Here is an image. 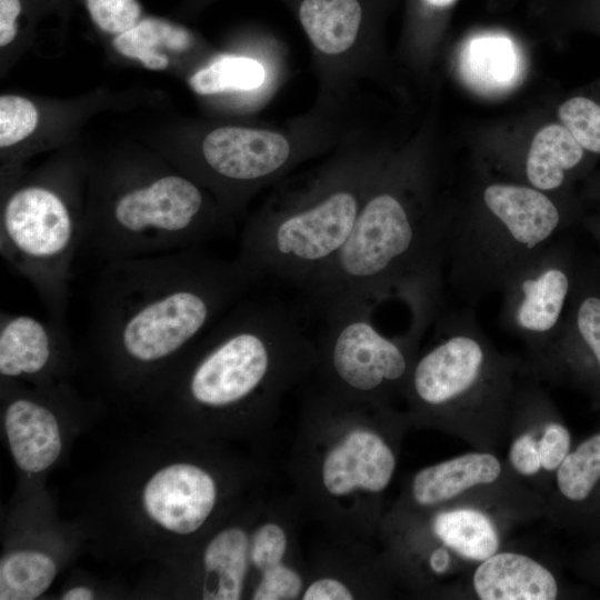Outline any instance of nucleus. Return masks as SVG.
<instances>
[{
    "mask_svg": "<svg viewBox=\"0 0 600 600\" xmlns=\"http://www.w3.org/2000/svg\"><path fill=\"white\" fill-rule=\"evenodd\" d=\"M374 308L363 303L334 308L319 316L322 328L314 339L317 390L353 403L393 406L403 399L422 339L408 330L382 332Z\"/></svg>",
    "mask_w": 600,
    "mask_h": 600,
    "instance_id": "10",
    "label": "nucleus"
},
{
    "mask_svg": "<svg viewBox=\"0 0 600 600\" xmlns=\"http://www.w3.org/2000/svg\"><path fill=\"white\" fill-rule=\"evenodd\" d=\"M68 332L50 319L1 312L0 376L2 381H33L47 386L62 367Z\"/></svg>",
    "mask_w": 600,
    "mask_h": 600,
    "instance_id": "21",
    "label": "nucleus"
},
{
    "mask_svg": "<svg viewBox=\"0 0 600 600\" xmlns=\"http://www.w3.org/2000/svg\"><path fill=\"white\" fill-rule=\"evenodd\" d=\"M463 80L481 92H500L512 87L521 72L516 43L501 33L470 38L460 53Z\"/></svg>",
    "mask_w": 600,
    "mask_h": 600,
    "instance_id": "24",
    "label": "nucleus"
},
{
    "mask_svg": "<svg viewBox=\"0 0 600 600\" xmlns=\"http://www.w3.org/2000/svg\"><path fill=\"white\" fill-rule=\"evenodd\" d=\"M193 41L191 32L170 20L147 17L129 30L114 36L112 46L120 54L140 61L151 70H163L169 59L159 49L182 52Z\"/></svg>",
    "mask_w": 600,
    "mask_h": 600,
    "instance_id": "26",
    "label": "nucleus"
},
{
    "mask_svg": "<svg viewBox=\"0 0 600 600\" xmlns=\"http://www.w3.org/2000/svg\"><path fill=\"white\" fill-rule=\"evenodd\" d=\"M266 79L263 66L256 59L224 56L198 70L189 80L198 94H214L231 90H253Z\"/></svg>",
    "mask_w": 600,
    "mask_h": 600,
    "instance_id": "28",
    "label": "nucleus"
},
{
    "mask_svg": "<svg viewBox=\"0 0 600 600\" xmlns=\"http://www.w3.org/2000/svg\"><path fill=\"white\" fill-rule=\"evenodd\" d=\"M544 516L570 532L600 537V428L572 447L556 471Z\"/></svg>",
    "mask_w": 600,
    "mask_h": 600,
    "instance_id": "20",
    "label": "nucleus"
},
{
    "mask_svg": "<svg viewBox=\"0 0 600 600\" xmlns=\"http://www.w3.org/2000/svg\"><path fill=\"white\" fill-rule=\"evenodd\" d=\"M4 383L3 429L18 468L27 473L49 469L62 451L60 422L51 403L52 392L26 390L18 381Z\"/></svg>",
    "mask_w": 600,
    "mask_h": 600,
    "instance_id": "19",
    "label": "nucleus"
},
{
    "mask_svg": "<svg viewBox=\"0 0 600 600\" xmlns=\"http://www.w3.org/2000/svg\"><path fill=\"white\" fill-rule=\"evenodd\" d=\"M516 522L504 512L476 503L430 511L392 504L386 510L377 540L398 589L416 597L459 594L461 580L502 548L507 528Z\"/></svg>",
    "mask_w": 600,
    "mask_h": 600,
    "instance_id": "8",
    "label": "nucleus"
},
{
    "mask_svg": "<svg viewBox=\"0 0 600 600\" xmlns=\"http://www.w3.org/2000/svg\"><path fill=\"white\" fill-rule=\"evenodd\" d=\"M316 363L314 339L291 309L244 297L149 390L174 407L199 443L263 440L284 396Z\"/></svg>",
    "mask_w": 600,
    "mask_h": 600,
    "instance_id": "2",
    "label": "nucleus"
},
{
    "mask_svg": "<svg viewBox=\"0 0 600 600\" xmlns=\"http://www.w3.org/2000/svg\"><path fill=\"white\" fill-rule=\"evenodd\" d=\"M307 518L294 494L267 498L259 488L192 549L193 593L203 600H301L308 563L300 550Z\"/></svg>",
    "mask_w": 600,
    "mask_h": 600,
    "instance_id": "5",
    "label": "nucleus"
},
{
    "mask_svg": "<svg viewBox=\"0 0 600 600\" xmlns=\"http://www.w3.org/2000/svg\"><path fill=\"white\" fill-rule=\"evenodd\" d=\"M458 503L483 504L516 521L544 516L543 497L492 451H469L426 466L407 481L394 506L430 511Z\"/></svg>",
    "mask_w": 600,
    "mask_h": 600,
    "instance_id": "13",
    "label": "nucleus"
},
{
    "mask_svg": "<svg viewBox=\"0 0 600 600\" xmlns=\"http://www.w3.org/2000/svg\"><path fill=\"white\" fill-rule=\"evenodd\" d=\"M467 589L479 600H554L562 587L542 561L501 548L474 567Z\"/></svg>",
    "mask_w": 600,
    "mask_h": 600,
    "instance_id": "22",
    "label": "nucleus"
},
{
    "mask_svg": "<svg viewBox=\"0 0 600 600\" xmlns=\"http://www.w3.org/2000/svg\"><path fill=\"white\" fill-rule=\"evenodd\" d=\"M363 168L327 173L307 193L252 218L240 237L238 262L259 281L303 289L338 254L372 182Z\"/></svg>",
    "mask_w": 600,
    "mask_h": 600,
    "instance_id": "6",
    "label": "nucleus"
},
{
    "mask_svg": "<svg viewBox=\"0 0 600 600\" xmlns=\"http://www.w3.org/2000/svg\"><path fill=\"white\" fill-rule=\"evenodd\" d=\"M257 282L200 247L104 263L90 308L92 343L110 377L150 389Z\"/></svg>",
    "mask_w": 600,
    "mask_h": 600,
    "instance_id": "1",
    "label": "nucleus"
},
{
    "mask_svg": "<svg viewBox=\"0 0 600 600\" xmlns=\"http://www.w3.org/2000/svg\"><path fill=\"white\" fill-rule=\"evenodd\" d=\"M410 427L394 406L347 402L313 388L288 460L306 517L331 538L373 543Z\"/></svg>",
    "mask_w": 600,
    "mask_h": 600,
    "instance_id": "3",
    "label": "nucleus"
},
{
    "mask_svg": "<svg viewBox=\"0 0 600 600\" xmlns=\"http://www.w3.org/2000/svg\"><path fill=\"white\" fill-rule=\"evenodd\" d=\"M292 158L289 140L281 133L256 128L220 127L201 143V159L217 183L249 189L281 173Z\"/></svg>",
    "mask_w": 600,
    "mask_h": 600,
    "instance_id": "18",
    "label": "nucleus"
},
{
    "mask_svg": "<svg viewBox=\"0 0 600 600\" xmlns=\"http://www.w3.org/2000/svg\"><path fill=\"white\" fill-rule=\"evenodd\" d=\"M94 591L84 586H77L66 590L61 599L63 600H91L94 599Z\"/></svg>",
    "mask_w": 600,
    "mask_h": 600,
    "instance_id": "34",
    "label": "nucleus"
},
{
    "mask_svg": "<svg viewBox=\"0 0 600 600\" xmlns=\"http://www.w3.org/2000/svg\"><path fill=\"white\" fill-rule=\"evenodd\" d=\"M576 568L586 580L600 588V537L592 539L578 554Z\"/></svg>",
    "mask_w": 600,
    "mask_h": 600,
    "instance_id": "31",
    "label": "nucleus"
},
{
    "mask_svg": "<svg viewBox=\"0 0 600 600\" xmlns=\"http://www.w3.org/2000/svg\"><path fill=\"white\" fill-rule=\"evenodd\" d=\"M298 20L311 43L324 54H340L353 46L366 18L364 0H298Z\"/></svg>",
    "mask_w": 600,
    "mask_h": 600,
    "instance_id": "23",
    "label": "nucleus"
},
{
    "mask_svg": "<svg viewBox=\"0 0 600 600\" xmlns=\"http://www.w3.org/2000/svg\"><path fill=\"white\" fill-rule=\"evenodd\" d=\"M576 269L568 247L553 241L509 279L502 294V321L528 350L530 369L554 342L571 298Z\"/></svg>",
    "mask_w": 600,
    "mask_h": 600,
    "instance_id": "14",
    "label": "nucleus"
},
{
    "mask_svg": "<svg viewBox=\"0 0 600 600\" xmlns=\"http://www.w3.org/2000/svg\"><path fill=\"white\" fill-rule=\"evenodd\" d=\"M421 347L403 400L410 426L496 452L508 437L524 362L500 352L469 309L438 316Z\"/></svg>",
    "mask_w": 600,
    "mask_h": 600,
    "instance_id": "4",
    "label": "nucleus"
},
{
    "mask_svg": "<svg viewBox=\"0 0 600 600\" xmlns=\"http://www.w3.org/2000/svg\"><path fill=\"white\" fill-rule=\"evenodd\" d=\"M21 0H0V47L13 42L18 36L17 20L21 12Z\"/></svg>",
    "mask_w": 600,
    "mask_h": 600,
    "instance_id": "32",
    "label": "nucleus"
},
{
    "mask_svg": "<svg viewBox=\"0 0 600 600\" xmlns=\"http://www.w3.org/2000/svg\"><path fill=\"white\" fill-rule=\"evenodd\" d=\"M478 202L467 217L447 220L446 228L449 282L470 300L501 292L564 226L554 200L527 184L489 183Z\"/></svg>",
    "mask_w": 600,
    "mask_h": 600,
    "instance_id": "7",
    "label": "nucleus"
},
{
    "mask_svg": "<svg viewBox=\"0 0 600 600\" xmlns=\"http://www.w3.org/2000/svg\"><path fill=\"white\" fill-rule=\"evenodd\" d=\"M591 228L593 229L594 234H596L594 237L597 238V240H598V242L600 244V222H598L596 224L594 223L591 224Z\"/></svg>",
    "mask_w": 600,
    "mask_h": 600,
    "instance_id": "35",
    "label": "nucleus"
},
{
    "mask_svg": "<svg viewBox=\"0 0 600 600\" xmlns=\"http://www.w3.org/2000/svg\"><path fill=\"white\" fill-rule=\"evenodd\" d=\"M576 271L561 329L548 352L528 372L538 380H567L600 409V284Z\"/></svg>",
    "mask_w": 600,
    "mask_h": 600,
    "instance_id": "16",
    "label": "nucleus"
},
{
    "mask_svg": "<svg viewBox=\"0 0 600 600\" xmlns=\"http://www.w3.org/2000/svg\"><path fill=\"white\" fill-rule=\"evenodd\" d=\"M301 600L387 599L398 589L381 549L331 538L311 552Z\"/></svg>",
    "mask_w": 600,
    "mask_h": 600,
    "instance_id": "17",
    "label": "nucleus"
},
{
    "mask_svg": "<svg viewBox=\"0 0 600 600\" xmlns=\"http://www.w3.org/2000/svg\"><path fill=\"white\" fill-rule=\"evenodd\" d=\"M562 124L586 150L600 154V104L586 97H573L558 110Z\"/></svg>",
    "mask_w": 600,
    "mask_h": 600,
    "instance_id": "29",
    "label": "nucleus"
},
{
    "mask_svg": "<svg viewBox=\"0 0 600 600\" xmlns=\"http://www.w3.org/2000/svg\"><path fill=\"white\" fill-rule=\"evenodd\" d=\"M39 112L34 103L18 94L0 97V147L10 148L23 141L37 128Z\"/></svg>",
    "mask_w": 600,
    "mask_h": 600,
    "instance_id": "30",
    "label": "nucleus"
},
{
    "mask_svg": "<svg viewBox=\"0 0 600 600\" xmlns=\"http://www.w3.org/2000/svg\"><path fill=\"white\" fill-rule=\"evenodd\" d=\"M84 219L60 188L30 182L12 189L0 218V253L36 290L49 319L68 332L71 267Z\"/></svg>",
    "mask_w": 600,
    "mask_h": 600,
    "instance_id": "11",
    "label": "nucleus"
},
{
    "mask_svg": "<svg viewBox=\"0 0 600 600\" xmlns=\"http://www.w3.org/2000/svg\"><path fill=\"white\" fill-rule=\"evenodd\" d=\"M84 217L81 249L102 264L201 247L228 229L198 183L159 173L109 190Z\"/></svg>",
    "mask_w": 600,
    "mask_h": 600,
    "instance_id": "9",
    "label": "nucleus"
},
{
    "mask_svg": "<svg viewBox=\"0 0 600 600\" xmlns=\"http://www.w3.org/2000/svg\"><path fill=\"white\" fill-rule=\"evenodd\" d=\"M416 6L426 14H439L449 10L457 0H414Z\"/></svg>",
    "mask_w": 600,
    "mask_h": 600,
    "instance_id": "33",
    "label": "nucleus"
},
{
    "mask_svg": "<svg viewBox=\"0 0 600 600\" xmlns=\"http://www.w3.org/2000/svg\"><path fill=\"white\" fill-rule=\"evenodd\" d=\"M540 380L522 378L513 403L506 463L544 499L572 449V436Z\"/></svg>",
    "mask_w": 600,
    "mask_h": 600,
    "instance_id": "15",
    "label": "nucleus"
},
{
    "mask_svg": "<svg viewBox=\"0 0 600 600\" xmlns=\"http://www.w3.org/2000/svg\"><path fill=\"white\" fill-rule=\"evenodd\" d=\"M584 151L563 124L543 127L534 136L524 160L528 186L546 193L560 189L567 173L581 163Z\"/></svg>",
    "mask_w": 600,
    "mask_h": 600,
    "instance_id": "25",
    "label": "nucleus"
},
{
    "mask_svg": "<svg viewBox=\"0 0 600 600\" xmlns=\"http://www.w3.org/2000/svg\"><path fill=\"white\" fill-rule=\"evenodd\" d=\"M266 479L262 464L202 443L192 457L154 470L142 483L138 502L151 526L194 544Z\"/></svg>",
    "mask_w": 600,
    "mask_h": 600,
    "instance_id": "12",
    "label": "nucleus"
},
{
    "mask_svg": "<svg viewBox=\"0 0 600 600\" xmlns=\"http://www.w3.org/2000/svg\"><path fill=\"white\" fill-rule=\"evenodd\" d=\"M57 573V562L47 552L9 551L0 559V600L37 599L51 587Z\"/></svg>",
    "mask_w": 600,
    "mask_h": 600,
    "instance_id": "27",
    "label": "nucleus"
}]
</instances>
